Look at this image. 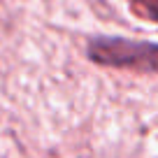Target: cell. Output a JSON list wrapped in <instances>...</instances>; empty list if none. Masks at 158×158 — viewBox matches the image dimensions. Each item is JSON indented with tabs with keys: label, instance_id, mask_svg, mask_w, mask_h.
I'll list each match as a JSON object with an SVG mask.
<instances>
[{
	"label": "cell",
	"instance_id": "6da1fadb",
	"mask_svg": "<svg viewBox=\"0 0 158 158\" xmlns=\"http://www.w3.org/2000/svg\"><path fill=\"white\" fill-rule=\"evenodd\" d=\"M86 56L102 68L158 72V42L128 40L116 37V35H98V37L89 40Z\"/></svg>",
	"mask_w": 158,
	"mask_h": 158
},
{
	"label": "cell",
	"instance_id": "7a4b0ae2",
	"mask_svg": "<svg viewBox=\"0 0 158 158\" xmlns=\"http://www.w3.org/2000/svg\"><path fill=\"white\" fill-rule=\"evenodd\" d=\"M130 7L144 19H151L158 23V0H128Z\"/></svg>",
	"mask_w": 158,
	"mask_h": 158
}]
</instances>
